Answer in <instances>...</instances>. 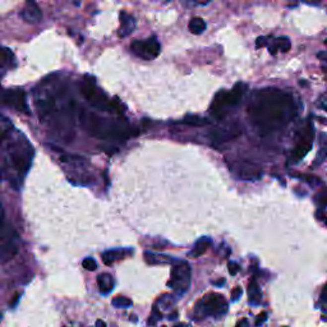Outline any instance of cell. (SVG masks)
I'll list each match as a JSON object with an SVG mask.
<instances>
[{
    "label": "cell",
    "instance_id": "6da1fadb",
    "mask_svg": "<svg viewBox=\"0 0 327 327\" xmlns=\"http://www.w3.org/2000/svg\"><path fill=\"white\" fill-rule=\"evenodd\" d=\"M297 114L298 105L294 96L279 88L255 91L249 100L248 117L262 134L285 128Z\"/></svg>",
    "mask_w": 327,
    "mask_h": 327
},
{
    "label": "cell",
    "instance_id": "7a4b0ae2",
    "mask_svg": "<svg viewBox=\"0 0 327 327\" xmlns=\"http://www.w3.org/2000/svg\"><path fill=\"white\" fill-rule=\"evenodd\" d=\"M32 156V146L22 134H19L17 139H13L8 143V151L4 157L3 171L8 168L10 173H13L9 182L15 189H19V184L30 170Z\"/></svg>",
    "mask_w": 327,
    "mask_h": 327
},
{
    "label": "cell",
    "instance_id": "3957f363",
    "mask_svg": "<svg viewBox=\"0 0 327 327\" xmlns=\"http://www.w3.org/2000/svg\"><path fill=\"white\" fill-rule=\"evenodd\" d=\"M79 119L84 129L93 137L101 139H127L133 134V131L128 124L122 120H111L101 118L96 114L88 113L82 109L79 111Z\"/></svg>",
    "mask_w": 327,
    "mask_h": 327
},
{
    "label": "cell",
    "instance_id": "277c9868",
    "mask_svg": "<svg viewBox=\"0 0 327 327\" xmlns=\"http://www.w3.org/2000/svg\"><path fill=\"white\" fill-rule=\"evenodd\" d=\"M81 93L84 99L90 102L91 105L100 111H106V113H117V114H123V106L120 102H113V100L109 99L105 93L102 92L96 86L95 81L90 77H86L81 84Z\"/></svg>",
    "mask_w": 327,
    "mask_h": 327
},
{
    "label": "cell",
    "instance_id": "5b68a950",
    "mask_svg": "<svg viewBox=\"0 0 327 327\" xmlns=\"http://www.w3.org/2000/svg\"><path fill=\"white\" fill-rule=\"evenodd\" d=\"M247 86L242 82L237 83L231 91H219L213 97L211 104L210 113L215 119H222L225 115V110L229 108H234L243 99Z\"/></svg>",
    "mask_w": 327,
    "mask_h": 327
},
{
    "label": "cell",
    "instance_id": "8992f818",
    "mask_svg": "<svg viewBox=\"0 0 327 327\" xmlns=\"http://www.w3.org/2000/svg\"><path fill=\"white\" fill-rule=\"evenodd\" d=\"M228 311V303L225 298L217 293H211L202 298L195 307L196 318H203L212 316V317H221Z\"/></svg>",
    "mask_w": 327,
    "mask_h": 327
},
{
    "label": "cell",
    "instance_id": "52a82bcc",
    "mask_svg": "<svg viewBox=\"0 0 327 327\" xmlns=\"http://www.w3.org/2000/svg\"><path fill=\"white\" fill-rule=\"evenodd\" d=\"M192 281V270L187 262L175 261L173 267H171L170 280L168 282V286L179 295H183L191 286Z\"/></svg>",
    "mask_w": 327,
    "mask_h": 327
},
{
    "label": "cell",
    "instance_id": "ba28073f",
    "mask_svg": "<svg viewBox=\"0 0 327 327\" xmlns=\"http://www.w3.org/2000/svg\"><path fill=\"white\" fill-rule=\"evenodd\" d=\"M313 139H315V126H313V122H311V119H309L306 126L303 127V129L300 131L299 137L297 139V144L291 151L290 162L297 164L300 160L304 159L307 156V153L312 150Z\"/></svg>",
    "mask_w": 327,
    "mask_h": 327
},
{
    "label": "cell",
    "instance_id": "9c48e42d",
    "mask_svg": "<svg viewBox=\"0 0 327 327\" xmlns=\"http://www.w3.org/2000/svg\"><path fill=\"white\" fill-rule=\"evenodd\" d=\"M131 49L141 59L153 60L160 55L161 45L156 37H150L147 40H135L132 42Z\"/></svg>",
    "mask_w": 327,
    "mask_h": 327
},
{
    "label": "cell",
    "instance_id": "30bf717a",
    "mask_svg": "<svg viewBox=\"0 0 327 327\" xmlns=\"http://www.w3.org/2000/svg\"><path fill=\"white\" fill-rule=\"evenodd\" d=\"M3 102L6 106L15 109L19 113L23 114H30V108L26 101V93L22 88H10V90H4Z\"/></svg>",
    "mask_w": 327,
    "mask_h": 327
},
{
    "label": "cell",
    "instance_id": "8fae6325",
    "mask_svg": "<svg viewBox=\"0 0 327 327\" xmlns=\"http://www.w3.org/2000/svg\"><path fill=\"white\" fill-rule=\"evenodd\" d=\"M1 235H3V244H1V260L3 262H6V260L12 258L13 256L17 253V242H18V237H17V233H13L12 235L5 234V231H1Z\"/></svg>",
    "mask_w": 327,
    "mask_h": 327
},
{
    "label": "cell",
    "instance_id": "7c38bea8",
    "mask_svg": "<svg viewBox=\"0 0 327 327\" xmlns=\"http://www.w3.org/2000/svg\"><path fill=\"white\" fill-rule=\"evenodd\" d=\"M21 17L28 23H39L42 18V12L35 1H27L22 8Z\"/></svg>",
    "mask_w": 327,
    "mask_h": 327
},
{
    "label": "cell",
    "instance_id": "4fadbf2b",
    "mask_svg": "<svg viewBox=\"0 0 327 327\" xmlns=\"http://www.w3.org/2000/svg\"><path fill=\"white\" fill-rule=\"evenodd\" d=\"M240 134V129L235 128H213L210 132V138L213 142H226Z\"/></svg>",
    "mask_w": 327,
    "mask_h": 327
},
{
    "label": "cell",
    "instance_id": "5bb4252c",
    "mask_svg": "<svg viewBox=\"0 0 327 327\" xmlns=\"http://www.w3.org/2000/svg\"><path fill=\"white\" fill-rule=\"evenodd\" d=\"M120 18V27H119V37H128L135 28V19L133 15L129 14L128 12L123 10L119 14Z\"/></svg>",
    "mask_w": 327,
    "mask_h": 327
},
{
    "label": "cell",
    "instance_id": "9a60e30c",
    "mask_svg": "<svg viewBox=\"0 0 327 327\" xmlns=\"http://www.w3.org/2000/svg\"><path fill=\"white\" fill-rule=\"evenodd\" d=\"M239 175L244 180H257L262 177V170L255 164L251 162H243L240 165Z\"/></svg>",
    "mask_w": 327,
    "mask_h": 327
},
{
    "label": "cell",
    "instance_id": "2e32d148",
    "mask_svg": "<svg viewBox=\"0 0 327 327\" xmlns=\"http://www.w3.org/2000/svg\"><path fill=\"white\" fill-rule=\"evenodd\" d=\"M128 253H132V249H128V251H126V249H122V248L110 249V251H106V252L102 253L101 258L106 266H110V264H113L114 262H117V261H119V260H122V258L127 257Z\"/></svg>",
    "mask_w": 327,
    "mask_h": 327
},
{
    "label": "cell",
    "instance_id": "e0dca14e",
    "mask_svg": "<svg viewBox=\"0 0 327 327\" xmlns=\"http://www.w3.org/2000/svg\"><path fill=\"white\" fill-rule=\"evenodd\" d=\"M291 48V42L288 37L282 36L277 37L273 41H271V44H268V51H270L271 55L277 54L279 51L281 53H288Z\"/></svg>",
    "mask_w": 327,
    "mask_h": 327
},
{
    "label": "cell",
    "instance_id": "ac0fdd59",
    "mask_svg": "<svg viewBox=\"0 0 327 327\" xmlns=\"http://www.w3.org/2000/svg\"><path fill=\"white\" fill-rule=\"evenodd\" d=\"M211 246H212V240H211V238H208V237L199 238V239L196 242V244H195V247H193L192 251L188 253V256L189 257H195V258L201 257V256L203 255V253L206 252V251H207Z\"/></svg>",
    "mask_w": 327,
    "mask_h": 327
},
{
    "label": "cell",
    "instance_id": "d6986e66",
    "mask_svg": "<svg viewBox=\"0 0 327 327\" xmlns=\"http://www.w3.org/2000/svg\"><path fill=\"white\" fill-rule=\"evenodd\" d=\"M97 285L102 294H109L114 288V280L109 273H101L97 276Z\"/></svg>",
    "mask_w": 327,
    "mask_h": 327
},
{
    "label": "cell",
    "instance_id": "ffe728a7",
    "mask_svg": "<svg viewBox=\"0 0 327 327\" xmlns=\"http://www.w3.org/2000/svg\"><path fill=\"white\" fill-rule=\"evenodd\" d=\"M261 290H260V286H258L257 281L255 279L251 280L248 285V299L251 304H260L261 302Z\"/></svg>",
    "mask_w": 327,
    "mask_h": 327
},
{
    "label": "cell",
    "instance_id": "44dd1931",
    "mask_svg": "<svg viewBox=\"0 0 327 327\" xmlns=\"http://www.w3.org/2000/svg\"><path fill=\"white\" fill-rule=\"evenodd\" d=\"M144 260L150 264H157V263H165V262H175L171 257L165 255H155L152 252H144Z\"/></svg>",
    "mask_w": 327,
    "mask_h": 327
},
{
    "label": "cell",
    "instance_id": "7402d4cb",
    "mask_svg": "<svg viewBox=\"0 0 327 327\" xmlns=\"http://www.w3.org/2000/svg\"><path fill=\"white\" fill-rule=\"evenodd\" d=\"M206 27H207V26H206V22H204V19L201 18V17H195V18L189 21L188 24L189 31L195 33V35H201V33L206 30Z\"/></svg>",
    "mask_w": 327,
    "mask_h": 327
},
{
    "label": "cell",
    "instance_id": "603a6c76",
    "mask_svg": "<svg viewBox=\"0 0 327 327\" xmlns=\"http://www.w3.org/2000/svg\"><path fill=\"white\" fill-rule=\"evenodd\" d=\"M183 123L192 127H203L210 123V120L207 118L198 117V115H187V117H184Z\"/></svg>",
    "mask_w": 327,
    "mask_h": 327
},
{
    "label": "cell",
    "instance_id": "cb8c5ba5",
    "mask_svg": "<svg viewBox=\"0 0 327 327\" xmlns=\"http://www.w3.org/2000/svg\"><path fill=\"white\" fill-rule=\"evenodd\" d=\"M111 303H113V306H114L115 308L127 309V308H131V307H132L133 302L129 299V298L123 297V295H119V297H115Z\"/></svg>",
    "mask_w": 327,
    "mask_h": 327
},
{
    "label": "cell",
    "instance_id": "d4e9b609",
    "mask_svg": "<svg viewBox=\"0 0 327 327\" xmlns=\"http://www.w3.org/2000/svg\"><path fill=\"white\" fill-rule=\"evenodd\" d=\"M315 202L318 207L321 208V210H324V208L326 207L327 206V189L326 188L321 189V191L317 193V196L315 197Z\"/></svg>",
    "mask_w": 327,
    "mask_h": 327
},
{
    "label": "cell",
    "instance_id": "484cf974",
    "mask_svg": "<svg viewBox=\"0 0 327 327\" xmlns=\"http://www.w3.org/2000/svg\"><path fill=\"white\" fill-rule=\"evenodd\" d=\"M82 266H83V268H86L87 271H95L97 268L96 261H95L92 257L84 258L83 261H82Z\"/></svg>",
    "mask_w": 327,
    "mask_h": 327
},
{
    "label": "cell",
    "instance_id": "4316f807",
    "mask_svg": "<svg viewBox=\"0 0 327 327\" xmlns=\"http://www.w3.org/2000/svg\"><path fill=\"white\" fill-rule=\"evenodd\" d=\"M320 306L324 309L325 312H327V284L324 286L321 291V295H320Z\"/></svg>",
    "mask_w": 327,
    "mask_h": 327
},
{
    "label": "cell",
    "instance_id": "83f0119b",
    "mask_svg": "<svg viewBox=\"0 0 327 327\" xmlns=\"http://www.w3.org/2000/svg\"><path fill=\"white\" fill-rule=\"evenodd\" d=\"M326 156H327V144H326V146H325L324 148H321V150L318 151L317 159H316V161H315L316 166L320 165V164H322V161H324V160L326 159Z\"/></svg>",
    "mask_w": 327,
    "mask_h": 327
},
{
    "label": "cell",
    "instance_id": "f1b7e54d",
    "mask_svg": "<svg viewBox=\"0 0 327 327\" xmlns=\"http://www.w3.org/2000/svg\"><path fill=\"white\" fill-rule=\"evenodd\" d=\"M228 270H229V272H230V275H233V276H235V275H237V273L239 272L240 266L237 263V262L230 261V262H229V263H228Z\"/></svg>",
    "mask_w": 327,
    "mask_h": 327
},
{
    "label": "cell",
    "instance_id": "f546056e",
    "mask_svg": "<svg viewBox=\"0 0 327 327\" xmlns=\"http://www.w3.org/2000/svg\"><path fill=\"white\" fill-rule=\"evenodd\" d=\"M242 295H243V289L238 286V288H235L234 290H233V293H231V302H238Z\"/></svg>",
    "mask_w": 327,
    "mask_h": 327
},
{
    "label": "cell",
    "instance_id": "4dcf8cb0",
    "mask_svg": "<svg viewBox=\"0 0 327 327\" xmlns=\"http://www.w3.org/2000/svg\"><path fill=\"white\" fill-rule=\"evenodd\" d=\"M268 44H270V42H268V37L261 36L256 40V48L257 49H261L263 48V46H268Z\"/></svg>",
    "mask_w": 327,
    "mask_h": 327
},
{
    "label": "cell",
    "instance_id": "1f68e13d",
    "mask_svg": "<svg viewBox=\"0 0 327 327\" xmlns=\"http://www.w3.org/2000/svg\"><path fill=\"white\" fill-rule=\"evenodd\" d=\"M266 320H267V313H266V312H261V313H260V315H258L257 320H256V324H257L258 326H261V325L263 324V322L266 321Z\"/></svg>",
    "mask_w": 327,
    "mask_h": 327
},
{
    "label": "cell",
    "instance_id": "d6a6232c",
    "mask_svg": "<svg viewBox=\"0 0 327 327\" xmlns=\"http://www.w3.org/2000/svg\"><path fill=\"white\" fill-rule=\"evenodd\" d=\"M320 106L327 111V93H325L324 96L321 97V100H320Z\"/></svg>",
    "mask_w": 327,
    "mask_h": 327
},
{
    "label": "cell",
    "instance_id": "836d02e7",
    "mask_svg": "<svg viewBox=\"0 0 327 327\" xmlns=\"http://www.w3.org/2000/svg\"><path fill=\"white\" fill-rule=\"evenodd\" d=\"M317 58L320 60H322V62H327V53L326 51H320L317 54Z\"/></svg>",
    "mask_w": 327,
    "mask_h": 327
},
{
    "label": "cell",
    "instance_id": "e575fe53",
    "mask_svg": "<svg viewBox=\"0 0 327 327\" xmlns=\"http://www.w3.org/2000/svg\"><path fill=\"white\" fill-rule=\"evenodd\" d=\"M224 284H225V280L224 279H220L217 282H213V285H216V286H222Z\"/></svg>",
    "mask_w": 327,
    "mask_h": 327
},
{
    "label": "cell",
    "instance_id": "d590c367",
    "mask_svg": "<svg viewBox=\"0 0 327 327\" xmlns=\"http://www.w3.org/2000/svg\"><path fill=\"white\" fill-rule=\"evenodd\" d=\"M18 298H19L18 294L14 295V298H13V300H12V307H14L15 304H17V302H18Z\"/></svg>",
    "mask_w": 327,
    "mask_h": 327
},
{
    "label": "cell",
    "instance_id": "8d00e7d4",
    "mask_svg": "<svg viewBox=\"0 0 327 327\" xmlns=\"http://www.w3.org/2000/svg\"><path fill=\"white\" fill-rule=\"evenodd\" d=\"M96 327H106V324L104 321H101V320H99V321L96 322Z\"/></svg>",
    "mask_w": 327,
    "mask_h": 327
},
{
    "label": "cell",
    "instance_id": "74e56055",
    "mask_svg": "<svg viewBox=\"0 0 327 327\" xmlns=\"http://www.w3.org/2000/svg\"><path fill=\"white\" fill-rule=\"evenodd\" d=\"M243 326L247 327V320H242V321L237 325V327H243Z\"/></svg>",
    "mask_w": 327,
    "mask_h": 327
},
{
    "label": "cell",
    "instance_id": "f35d334b",
    "mask_svg": "<svg viewBox=\"0 0 327 327\" xmlns=\"http://www.w3.org/2000/svg\"><path fill=\"white\" fill-rule=\"evenodd\" d=\"M174 327H188V326H187V325H183V324H178V325H175Z\"/></svg>",
    "mask_w": 327,
    "mask_h": 327
},
{
    "label": "cell",
    "instance_id": "ab89813d",
    "mask_svg": "<svg viewBox=\"0 0 327 327\" xmlns=\"http://www.w3.org/2000/svg\"><path fill=\"white\" fill-rule=\"evenodd\" d=\"M324 221L327 224V215H325V220H324Z\"/></svg>",
    "mask_w": 327,
    "mask_h": 327
},
{
    "label": "cell",
    "instance_id": "60d3db41",
    "mask_svg": "<svg viewBox=\"0 0 327 327\" xmlns=\"http://www.w3.org/2000/svg\"><path fill=\"white\" fill-rule=\"evenodd\" d=\"M325 45H326V46H327V39H326V40H325Z\"/></svg>",
    "mask_w": 327,
    "mask_h": 327
}]
</instances>
